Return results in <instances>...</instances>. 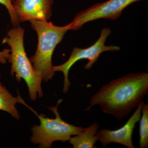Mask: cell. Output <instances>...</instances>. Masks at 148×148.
Instances as JSON below:
<instances>
[{
	"label": "cell",
	"mask_w": 148,
	"mask_h": 148,
	"mask_svg": "<svg viewBox=\"0 0 148 148\" xmlns=\"http://www.w3.org/2000/svg\"><path fill=\"white\" fill-rule=\"evenodd\" d=\"M54 0H14L13 7L19 22L48 21L52 14Z\"/></svg>",
	"instance_id": "obj_7"
},
{
	"label": "cell",
	"mask_w": 148,
	"mask_h": 148,
	"mask_svg": "<svg viewBox=\"0 0 148 148\" xmlns=\"http://www.w3.org/2000/svg\"><path fill=\"white\" fill-rule=\"evenodd\" d=\"M62 101V99L59 100L55 107H48L55 114L54 119L46 117L42 114L39 115L26 105L40 120V125H34L32 128L33 134L31 141L33 144L38 145L40 148H51L52 143L56 141L65 143L69 141L72 136L78 135L84 130L82 127L69 124L62 119L58 110V106Z\"/></svg>",
	"instance_id": "obj_4"
},
{
	"label": "cell",
	"mask_w": 148,
	"mask_h": 148,
	"mask_svg": "<svg viewBox=\"0 0 148 148\" xmlns=\"http://www.w3.org/2000/svg\"><path fill=\"white\" fill-rule=\"evenodd\" d=\"M111 33V30L109 28L102 29L100 37L93 45L89 47L84 49L74 47L69 59L66 62L59 66H53L54 72H61L64 74L63 92L64 93L68 92L71 84L69 79V71L77 61L82 59L88 60V62L85 65L84 68L86 70H88L91 69L103 52L117 51L120 49L119 47L117 46L105 45L106 40Z\"/></svg>",
	"instance_id": "obj_5"
},
{
	"label": "cell",
	"mask_w": 148,
	"mask_h": 148,
	"mask_svg": "<svg viewBox=\"0 0 148 148\" xmlns=\"http://www.w3.org/2000/svg\"><path fill=\"white\" fill-rule=\"evenodd\" d=\"M99 123H94L78 135L71 137L69 143L74 148H95V144L98 140V129Z\"/></svg>",
	"instance_id": "obj_9"
},
{
	"label": "cell",
	"mask_w": 148,
	"mask_h": 148,
	"mask_svg": "<svg viewBox=\"0 0 148 148\" xmlns=\"http://www.w3.org/2000/svg\"><path fill=\"white\" fill-rule=\"evenodd\" d=\"M10 49H5L3 50L0 51V63L4 64L6 63L10 57Z\"/></svg>",
	"instance_id": "obj_13"
},
{
	"label": "cell",
	"mask_w": 148,
	"mask_h": 148,
	"mask_svg": "<svg viewBox=\"0 0 148 148\" xmlns=\"http://www.w3.org/2000/svg\"><path fill=\"white\" fill-rule=\"evenodd\" d=\"M1 71H0V78H1Z\"/></svg>",
	"instance_id": "obj_14"
},
{
	"label": "cell",
	"mask_w": 148,
	"mask_h": 148,
	"mask_svg": "<svg viewBox=\"0 0 148 148\" xmlns=\"http://www.w3.org/2000/svg\"><path fill=\"white\" fill-rule=\"evenodd\" d=\"M29 22L38 38L36 50L30 59L36 71L41 75L42 80L48 82L55 75L52 64L53 52L69 31V25L59 27L48 21L34 20Z\"/></svg>",
	"instance_id": "obj_3"
},
{
	"label": "cell",
	"mask_w": 148,
	"mask_h": 148,
	"mask_svg": "<svg viewBox=\"0 0 148 148\" xmlns=\"http://www.w3.org/2000/svg\"><path fill=\"white\" fill-rule=\"evenodd\" d=\"M25 30L18 26L13 27L8 32L3 39L2 44H7L10 47V57L8 60L11 64L10 74L15 75L19 82L25 81L29 89V96L32 101H35L37 97L43 96L41 75L36 71L30 58H28L24 44Z\"/></svg>",
	"instance_id": "obj_2"
},
{
	"label": "cell",
	"mask_w": 148,
	"mask_h": 148,
	"mask_svg": "<svg viewBox=\"0 0 148 148\" xmlns=\"http://www.w3.org/2000/svg\"><path fill=\"white\" fill-rule=\"evenodd\" d=\"M148 92V73H130L105 85L91 97L89 111L99 105L103 112L119 120L127 116Z\"/></svg>",
	"instance_id": "obj_1"
},
{
	"label": "cell",
	"mask_w": 148,
	"mask_h": 148,
	"mask_svg": "<svg viewBox=\"0 0 148 148\" xmlns=\"http://www.w3.org/2000/svg\"><path fill=\"white\" fill-rule=\"evenodd\" d=\"M142 116L140 123V147H148V105L144 104L142 110Z\"/></svg>",
	"instance_id": "obj_11"
},
{
	"label": "cell",
	"mask_w": 148,
	"mask_h": 148,
	"mask_svg": "<svg viewBox=\"0 0 148 148\" xmlns=\"http://www.w3.org/2000/svg\"><path fill=\"white\" fill-rule=\"evenodd\" d=\"M14 0H0V4L5 7L8 11L13 27L19 26L20 22L18 21L13 7Z\"/></svg>",
	"instance_id": "obj_12"
},
{
	"label": "cell",
	"mask_w": 148,
	"mask_h": 148,
	"mask_svg": "<svg viewBox=\"0 0 148 148\" xmlns=\"http://www.w3.org/2000/svg\"><path fill=\"white\" fill-rule=\"evenodd\" d=\"M24 102L19 94L18 97H14L5 86L0 83V110L7 112L14 118L18 120L20 116L16 105L17 103L23 104Z\"/></svg>",
	"instance_id": "obj_10"
},
{
	"label": "cell",
	"mask_w": 148,
	"mask_h": 148,
	"mask_svg": "<svg viewBox=\"0 0 148 148\" xmlns=\"http://www.w3.org/2000/svg\"><path fill=\"white\" fill-rule=\"evenodd\" d=\"M145 102L141 101L137 110L122 127L116 130L102 129L98 132V141L103 147L111 143H118L128 148H135L132 136L135 124L140 121Z\"/></svg>",
	"instance_id": "obj_8"
},
{
	"label": "cell",
	"mask_w": 148,
	"mask_h": 148,
	"mask_svg": "<svg viewBox=\"0 0 148 148\" xmlns=\"http://www.w3.org/2000/svg\"><path fill=\"white\" fill-rule=\"evenodd\" d=\"M146 0H108L98 3L77 14L69 25V30L77 31L84 24L101 18L115 20L124 9L133 3Z\"/></svg>",
	"instance_id": "obj_6"
}]
</instances>
